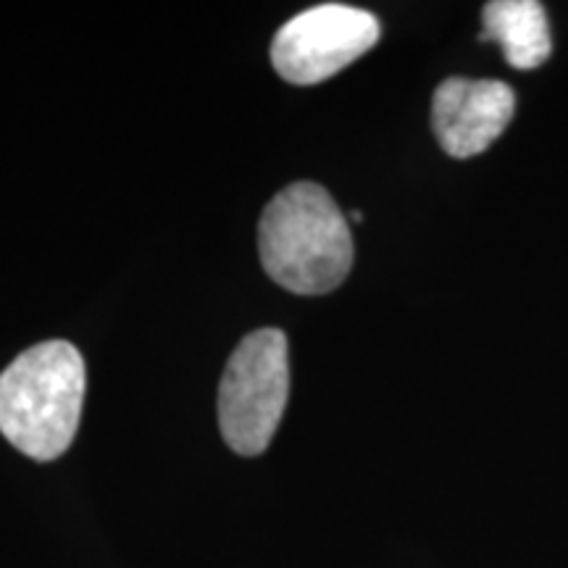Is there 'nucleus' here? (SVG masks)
<instances>
[{
	"instance_id": "obj_1",
	"label": "nucleus",
	"mask_w": 568,
	"mask_h": 568,
	"mask_svg": "<svg viewBox=\"0 0 568 568\" xmlns=\"http://www.w3.org/2000/svg\"><path fill=\"white\" fill-rule=\"evenodd\" d=\"M258 253L266 274L290 293H332L353 268L351 226L322 184L295 182L264 209Z\"/></svg>"
},
{
	"instance_id": "obj_2",
	"label": "nucleus",
	"mask_w": 568,
	"mask_h": 568,
	"mask_svg": "<svg viewBox=\"0 0 568 568\" xmlns=\"http://www.w3.org/2000/svg\"><path fill=\"white\" fill-rule=\"evenodd\" d=\"M84 385L74 345L51 339L30 347L0 374V432L34 460L63 456L80 426Z\"/></svg>"
},
{
	"instance_id": "obj_3",
	"label": "nucleus",
	"mask_w": 568,
	"mask_h": 568,
	"mask_svg": "<svg viewBox=\"0 0 568 568\" xmlns=\"http://www.w3.org/2000/svg\"><path fill=\"white\" fill-rule=\"evenodd\" d=\"M290 397L287 337L258 329L234 347L219 387V426L237 456H261L272 445Z\"/></svg>"
},
{
	"instance_id": "obj_4",
	"label": "nucleus",
	"mask_w": 568,
	"mask_h": 568,
	"mask_svg": "<svg viewBox=\"0 0 568 568\" xmlns=\"http://www.w3.org/2000/svg\"><path fill=\"white\" fill-rule=\"evenodd\" d=\"M379 19L345 3L297 13L276 32L272 63L290 84H318L351 67L379 42Z\"/></svg>"
},
{
	"instance_id": "obj_5",
	"label": "nucleus",
	"mask_w": 568,
	"mask_h": 568,
	"mask_svg": "<svg viewBox=\"0 0 568 568\" xmlns=\"http://www.w3.org/2000/svg\"><path fill=\"white\" fill-rule=\"evenodd\" d=\"M514 111L516 92L510 84L450 77L432 98V126L447 155L474 159L508 130Z\"/></svg>"
},
{
	"instance_id": "obj_6",
	"label": "nucleus",
	"mask_w": 568,
	"mask_h": 568,
	"mask_svg": "<svg viewBox=\"0 0 568 568\" xmlns=\"http://www.w3.org/2000/svg\"><path fill=\"white\" fill-rule=\"evenodd\" d=\"M481 40H495L514 69L531 71L550 59L548 13L537 0H493L481 11Z\"/></svg>"
}]
</instances>
